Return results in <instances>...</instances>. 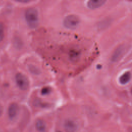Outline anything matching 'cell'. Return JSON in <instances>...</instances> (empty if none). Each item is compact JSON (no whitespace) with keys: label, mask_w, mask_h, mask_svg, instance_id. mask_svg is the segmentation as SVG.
Instances as JSON below:
<instances>
[{"label":"cell","mask_w":132,"mask_h":132,"mask_svg":"<svg viewBox=\"0 0 132 132\" xmlns=\"http://www.w3.org/2000/svg\"><path fill=\"white\" fill-rule=\"evenodd\" d=\"M25 18L27 25L30 28H35L38 26L39 22V13L36 8H28L25 11Z\"/></svg>","instance_id":"cell-1"},{"label":"cell","mask_w":132,"mask_h":132,"mask_svg":"<svg viewBox=\"0 0 132 132\" xmlns=\"http://www.w3.org/2000/svg\"><path fill=\"white\" fill-rule=\"evenodd\" d=\"M80 23L79 18L74 14H70L65 17L63 20L64 26L70 29H74L77 27Z\"/></svg>","instance_id":"cell-2"},{"label":"cell","mask_w":132,"mask_h":132,"mask_svg":"<svg viewBox=\"0 0 132 132\" xmlns=\"http://www.w3.org/2000/svg\"><path fill=\"white\" fill-rule=\"evenodd\" d=\"M15 82L18 87L22 90H26L29 87V80L27 77L21 73H18L15 76Z\"/></svg>","instance_id":"cell-3"},{"label":"cell","mask_w":132,"mask_h":132,"mask_svg":"<svg viewBox=\"0 0 132 132\" xmlns=\"http://www.w3.org/2000/svg\"><path fill=\"white\" fill-rule=\"evenodd\" d=\"M126 48L124 45H120L117 47L111 56V61L117 62L125 54Z\"/></svg>","instance_id":"cell-4"},{"label":"cell","mask_w":132,"mask_h":132,"mask_svg":"<svg viewBox=\"0 0 132 132\" xmlns=\"http://www.w3.org/2000/svg\"><path fill=\"white\" fill-rule=\"evenodd\" d=\"M18 111H19V106L18 104L15 103H11L9 105L8 109V114L9 117L11 119L14 118L16 116L18 113Z\"/></svg>","instance_id":"cell-5"},{"label":"cell","mask_w":132,"mask_h":132,"mask_svg":"<svg viewBox=\"0 0 132 132\" xmlns=\"http://www.w3.org/2000/svg\"><path fill=\"white\" fill-rule=\"evenodd\" d=\"M64 128L67 132H75L77 130V125L73 121L68 120L65 121Z\"/></svg>","instance_id":"cell-6"},{"label":"cell","mask_w":132,"mask_h":132,"mask_svg":"<svg viewBox=\"0 0 132 132\" xmlns=\"http://www.w3.org/2000/svg\"><path fill=\"white\" fill-rule=\"evenodd\" d=\"M106 2L104 0L89 1L87 2V7L91 9H95L102 6Z\"/></svg>","instance_id":"cell-7"},{"label":"cell","mask_w":132,"mask_h":132,"mask_svg":"<svg viewBox=\"0 0 132 132\" xmlns=\"http://www.w3.org/2000/svg\"><path fill=\"white\" fill-rule=\"evenodd\" d=\"M131 78V74L129 72H125L119 78V82L122 85H125L129 82Z\"/></svg>","instance_id":"cell-8"},{"label":"cell","mask_w":132,"mask_h":132,"mask_svg":"<svg viewBox=\"0 0 132 132\" xmlns=\"http://www.w3.org/2000/svg\"><path fill=\"white\" fill-rule=\"evenodd\" d=\"M36 127L39 132H44L46 130V124L42 120H38L36 123Z\"/></svg>","instance_id":"cell-9"},{"label":"cell","mask_w":132,"mask_h":132,"mask_svg":"<svg viewBox=\"0 0 132 132\" xmlns=\"http://www.w3.org/2000/svg\"><path fill=\"white\" fill-rule=\"evenodd\" d=\"M80 56V53L79 51L73 50L69 53V57L72 61H77Z\"/></svg>","instance_id":"cell-10"},{"label":"cell","mask_w":132,"mask_h":132,"mask_svg":"<svg viewBox=\"0 0 132 132\" xmlns=\"http://www.w3.org/2000/svg\"><path fill=\"white\" fill-rule=\"evenodd\" d=\"M4 26L3 24L0 22V42H1L4 37Z\"/></svg>","instance_id":"cell-11"},{"label":"cell","mask_w":132,"mask_h":132,"mask_svg":"<svg viewBox=\"0 0 132 132\" xmlns=\"http://www.w3.org/2000/svg\"><path fill=\"white\" fill-rule=\"evenodd\" d=\"M2 112H3V108H2V106L0 105V116L2 115Z\"/></svg>","instance_id":"cell-12"},{"label":"cell","mask_w":132,"mask_h":132,"mask_svg":"<svg viewBox=\"0 0 132 132\" xmlns=\"http://www.w3.org/2000/svg\"><path fill=\"white\" fill-rule=\"evenodd\" d=\"M131 93H132V88H131Z\"/></svg>","instance_id":"cell-13"},{"label":"cell","mask_w":132,"mask_h":132,"mask_svg":"<svg viewBox=\"0 0 132 132\" xmlns=\"http://www.w3.org/2000/svg\"><path fill=\"white\" fill-rule=\"evenodd\" d=\"M131 132H132V130H131Z\"/></svg>","instance_id":"cell-14"}]
</instances>
